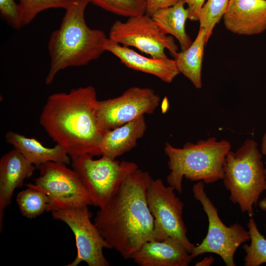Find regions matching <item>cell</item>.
Segmentation results:
<instances>
[{"label": "cell", "instance_id": "cell-1", "mask_svg": "<svg viewBox=\"0 0 266 266\" xmlns=\"http://www.w3.org/2000/svg\"><path fill=\"white\" fill-rule=\"evenodd\" d=\"M152 179L147 171L138 168L94 218L101 236L124 259H131L145 242L152 240L154 219L146 199Z\"/></svg>", "mask_w": 266, "mask_h": 266}, {"label": "cell", "instance_id": "cell-2", "mask_svg": "<svg viewBox=\"0 0 266 266\" xmlns=\"http://www.w3.org/2000/svg\"><path fill=\"white\" fill-rule=\"evenodd\" d=\"M98 101L95 88L87 86L53 94L44 106L40 125L71 159L84 154L100 156L104 132L98 119Z\"/></svg>", "mask_w": 266, "mask_h": 266}, {"label": "cell", "instance_id": "cell-3", "mask_svg": "<svg viewBox=\"0 0 266 266\" xmlns=\"http://www.w3.org/2000/svg\"><path fill=\"white\" fill-rule=\"evenodd\" d=\"M89 3L88 0H70L59 28L51 33L48 43L50 65L45 81L47 85L60 71L86 66L105 51V33L91 29L86 22L85 11Z\"/></svg>", "mask_w": 266, "mask_h": 266}, {"label": "cell", "instance_id": "cell-4", "mask_svg": "<svg viewBox=\"0 0 266 266\" xmlns=\"http://www.w3.org/2000/svg\"><path fill=\"white\" fill-rule=\"evenodd\" d=\"M231 148L229 141L218 140L215 137L200 140L196 143L187 142L182 148L166 143L164 152L170 170L167 184L181 194L184 177L205 184L223 179L225 158Z\"/></svg>", "mask_w": 266, "mask_h": 266}, {"label": "cell", "instance_id": "cell-5", "mask_svg": "<svg viewBox=\"0 0 266 266\" xmlns=\"http://www.w3.org/2000/svg\"><path fill=\"white\" fill-rule=\"evenodd\" d=\"M257 142L247 139L235 152L230 150L224 164L223 183L230 199L243 213L254 214L253 205L266 192L265 167Z\"/></svg>", "mask_w": 266, "mask_h": 266}, {"label": "cell", "instance_id": "cell-6", "mask_svg": "<svg viewBox=\"0 0 266 266\" xmlns=\"http://www.w3.org/2000/svg\"><path fill=\"white\" fill-rule=\"evenodd\" d=\"M71 165L84 185L92 205L99 208L107 203L124 180L138 169L133 162H119L105 156L95 160L89 154L72 158Z\"/></svg>", "mask_w": 266, "mask_h": 266}, {"label": "cell", "instance_id": "cell-7", "mask_svg": "<svg viewBox=\"0 0 266 266\" xmlns=\"http://www.w3.org/2000/svg\"><path fill=\"white\" fill-rule=\"evenodd\" d=\"M204 189L202 181L195 184L192 189L194 197L201 204L207 216L208 228L205 237L200 244L194 246L191 255L195 258L205 253H215L227 266H235L234 253L242 243L250 240L249 233L238 223L226 226Z\"/></svg>", "mask_w": 266, "mask_h": 266}, {"label": "cell", "instance_id": "cell-8", "mask_svg": "<svg viewBox=\"0 0 266 266\" xmlns=\"http://www.w3.org/2000/svg\"><path fill=\"white\" fill-rule=\"evenodd\" d=\"M39 176L28 187L40 190L49 199L47 212L92 205L78 174L67 165L48 162L39 166Z\"/></svg>", "mask_w": 266, "mask_h": 266}, {"label": "cell", "instance_id": "cell-9", "mask_svg": "<svg viewBox=\"0 0 266 266\" xmlns=\"http://www.w3.org/2000/svg\"><path fill=\"white\" fill-rule=\"evenodd\" d=\"M175 189L166 186L161 179H152L146 199L154 219L152 240L163 241L169 237L181 242L191 253L195 245L187 235L182 214L184 203L174 193Z\"/></svg>", "mask_w": 266, "mask_h": 266}, {"label": "cell", "instance_id": "cell-10", "mask_svg": "<svg viewBox=\"0 0 266 266\" xmlns=\"http://www.w3.org/2000/svg\"><path fill=\"white\" fill-rule=\"evenodd\" d=\"M108 38L121 45L135 47L155 58L167 57L166 50L172 56L178 52L174 37L162 32L152 17L146 13L130 17L125 22L115 21Z\"/></svg>", "mask_w": 266, "mask_h": 266}, {"label": "cell", "instance_id": "cell-11", "mask_svg": "<svg viewBox=\"0 0 266 266\" xmlns=\"http://www.w3.org/2000/svg\"><path fill=\"white\" fill-rule=\"evenodd\" d=\"M52 214L54 219L66 223L75 236L77 255L66 266H77L83 262L89 266H109L103 249L112 248L92 222L88 206L60 209Z\"/></svg>", "mask_w": 266, "mask_h": 266}, {"label": "cell", "instance_id": "cell-12", "mask_svg": "<svg viewBox=\"0 0 266 266\" xmlns=\"http://www.w3.org/2000/svg\"><path fill=\"white\" fill-rule=\"evenodd\" d=\"M160 100L151 88L131 87L118 97L98 101L100 124L105 133L145 114H152Z\"/></svg>", "mask_w": 266, "mask_h": 266}, {"label": "cell", "instance_id": "cell-13", "mask_svg": "<svg viewBox=\"0 0 266 266\" xmlns=\"http://www.w3.org/2000/svg\"><path fill=\"white\" fill-rule=\"evenodd\" d=\"M223 19L226 29L235 34H260L266 30V0H230Z\"/></svg>", "mask_w": 266, "mask_h": 266}, {"label": "cell", "instance_id": "cell-14", "mask_svg": "<svg viewBox=\"0 0 266 266\" xmlns=\"http://www.w3.org/2000/svg\"><path fill=\"white\" fill-rule=\"evenodd\" d=\"M36 166L16 148L4 154L0 160V230L3 229L4 210L10 204L16 189L33 174Z\"/></svg>", "mask_w": 266, "mask_h": 266}, {"label": "cell", "instance_id": "cell-15", "mask_svg": "<svg viewBox=\"0 0 266 266\" xmlns=\"http://www.w3.org/2000/svg\"><path fill=\"white\" fill-rule=\"evenodd\" d=\"M104 49L116 56L127 67L153 75L166 83L172 82L180 73L174 59L147 57L109 38Z\"/></svg>", "mask_w": 266, "mask_h": 266}, {"label": "cell", "instance_id": "cell-16", "mask_svg": "<svg viewBox=\"0 0 266 266\" xmlns=\"http://www.w3.org/2000/svg\"><path fill=\"white\" fill-rule=\"evenodd\" d=\"M131 259L140 266H187L194 258L181 242L169 237L145 242Z\"/></svg>", "mask_w": 266, "mask_h": 266}, {"label": "cell", "instance_id": "cell-17", "mask_svg": "<svg viewBox=\"0 0 266 266\" xmlns=\"http://www.w3.org/2000/svg\"><path fill=\"white\" fill-rule=\"evenodd\" d=\"M146 123L144 115L121 126L106 132L101 140L100 155L112 159L133 148L145 133Z\"/></svg>", "mask_w": 266, "mask_h": 266}, {"label": "cell", "instance_id": "cell-18", "mask_svg": "<svg viewBox=\"0 0 266 266\" xmlns=\"http://www.w3.org/2000/svg\"><path fill=\"white\" fill-rule=\"evenodd\" d=\"M7 143L12 145L36 167L48 162L71 164V159L59 144L48 148L38 140L9 131L5 134Z\"/></svg>", "mask_w": 266, "mask_h": 266}, {"label": "cell", "instance_id": "cell-19", "mask_svg": "<svg viewBox=\"0 0 266 266\" xmlns=\"http://www.w3.org/2000/svg\"><path fill=\"white\" fill-rule=\"evenodd\" d=\"M185 4L183 0H179L173 6L159 9L152 16L162 32L178 40L181 50L187 49L193 42L186 32L189 12L187 8L185 7Z\"/></svg>", "mask_w": 266, "mask_h": 266}, {"label": "cell", "instance_id": "cell-20", "mask_svg": "<svg viewBox=\"0 0 266 266\" xmlns=\"http://www.w3.org/2000/svg\"><path fill=\"white\" fill-rule=\"evenodd\" d=\"M207 42L205 32L200 27L197 35L191 45L173 56L179 73L187 78L197 89L202 87V63Z\"/></svg>", "mask_w": 266, "mask_h": 266}, {"label": "cell", "instance_id": "cell-21", "mask_svg": "<svg viewBox=\"0 0 266 266\" xmlns=\"http://www.w3.org/2000/svg\"><path fill=\"white\" fill-rule=\"evenodd\" d=\"M27 187L17 194L16 202L23 216L32 219L47 211L49 199L42 191Z\"/></svg>", "mask_w": 266, "mask_h": 266}, {"label": "cell", "instance_id": "cell-22", "mask_svg": "<svg viewBox=\"0 0 266 266\" xmlns=\"http://www.w3.org/2000/svg\"><path fill=\"white\" fill-rule=\"evenodd\" d=\"M247 227L251 242L250 245L244 244L242 246L246 252L244 265L245 266H259L266 263V239L259 231L253 218L249 219Z\"/></svg>", "mask_w": 266, "mask_h": 266}, {"label": "cell", "instance_id": "cell-23", "mask_svg": "<svg viewBox=\"0 0 266 266\" xmlns=\"http://www.w3.org/2000/svg\"><path fill=\"white\" fill-rule=\"evenodd\" d=\"M70 0H19L18 29L29 24L40 12L50 8L65 9Z\"/></svg>", "mask_w": 266, "mask_h": 266}, {"label": "cell", "instance_id": "cell-24", "mask_svg": "<svg viewBox=\"0 0 266 266\" xmlns=\"http://www.w3.org/2000/svg\"><path fill=\"white\" fill-rule=\"evenodd\" d=\"M102 9L128 18L146 13L147 0H88Z\"/></svg>", "mask_w": 266, "mask_h": 266}, {"label": "cell", "instance_id": "cell-25", "mask_svg": "<svg viewBox=\"0 0 266 266\" xmlns=\"http://www.w3.org/2000/svg\"><path fill=\"white\" fill-rule=\"evenodd\" d=\"M230 0H207L199 15L200 27L204 29L208 41L215 25L221 20L227 8Z\"/></svg>", "mask_w": 266, "mask_h": 266}, {"label": "cell", "instance_id": "cell-26", "mask_svg": "<svg viewBox=\"0 0 266 266\" xmlns=\"http://www.w3.org/2000/svg\"><path fill=\"white\" fill-rule=\"evenodd\" d=\"M1 16L14 28L18 29L19 8L14 0H0Z\"/></svg>", "mask_w": 266, "mask_h": 266}, {"label": "cell", "instance_id": "cell-27", "mask_svg": "<svg viewBox=\"0 0 266 266\" xmlns=\"http://www.w3.org/2000/svg\"><path fill=\"white\" fill-rule=\"evenodd\" d=\"M179 0H147L146 14L152 16L158 10L175 5Z\"/></svg>", "mask_w": 266, "mask_h": 266}, {"label": "cell", "instance_id": "cell-28", "mask_svg": "<svg viewBox=\"0 0 266 266\" xmlns=\"http://www.w3.org/2000/svg\"><path fill=\"white\" fill-rule=\"evenodd\" d=\"M187 5L189 12V19L199 21L200 11L205 3V0H183Z\"/></svg>", "mask_w": 266, "mask_h": 266}, {"label": "cell", "instance_id": "cell-29", "mask_svg": "<svg viewBox=\"0 0 266 266\" xmlns=\"http://www.w3.org/2000/svg\"><path fill=\"white\" fill-rule=\"evenodd\" d=\"M214 259L212 257H206L202 260L201 261L198 262L195 265L197 266H206L211 265Z\"/></svg>", "mask_w": 266, "mask_h": 266}, {"label": "cell", "instance_id": "cell-30", "mask_svg": "<svg viewBox=\"0 0 266 266\" xmlns=\"http://www.w3.org/2000/svg\"><path fill=\"white\" fill-rule=\"evenodd\" d=\"M261 152L262 154L266 156V161H265V173L266 176V131L264 134V135L262 139L261 143Z\"/></svg>", "mask_w": 266, "mask_h": 266}, {"label": "cell", "instance_id": "cell-31", "mask_svg": "<svg viewBox=\"0 0 266 266\" xmlns=\"http://www.w3.org/2000/svg\"></svg>", "mask_w": 266, "mask_h": 266}]
</instances>
